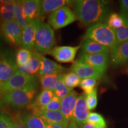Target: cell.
Returning <instances> with one entry per match:
<instances>
[{
  "label": "cell",
  "instance_id": "cell-13",
  "mask_svg": "<svg viewBox=\"0 0 128 128\" xmlns=\"http://www.w3.org/2000/svg\"><path fill=\"white\" fill-rule=\"evenodd\" d=\"M65 68L56 62L42 56L38 75L40 76L53 74H64Z\"/></svg>",
  "mask_w": 128,
  "mask_h": 128
},
{
  "label": "cell",
  "instance_id": "cell-20",
  "mask_svg": "<svg viewBox=\"0 0 128 128\" xmlns=\"http://www.w3.org/2000/svg\"><path fill=\"white\" fill-rule=\"evenodd\" d=\"M81 50L85 54H103L108 55L110 49L107 46L98 44L95 41L90 39H85L81 45Z\"/></svg>",
  "mask_w": 128,
  "mask_h": 128
},
{
  "label": "cell",
  "instance_id": "cell-37",
  "mask_svg": "<svg viewBox=\"0 0 128 128\" xmlns=\"http://www.w3.org/2000/svg\"><path fill=\"white\" fill-rule=\"evenodd\" d=\"M14 121V124L12 128H28L26 126L23 124V122L19 118V115L12 117Z\"/></svg>",
  "mask_w": 128,
  "mask_h": 128
},
{
  "label": "cell",
  "instance_id": "cell-31",
  "mask_svg": "<svg viewBox=\"0 0 128 128\" xmlns=\"http://www.w3.org/2000/svg\"><path fill=\"white\" fill-rule=\"evenodd\" d=\"M87 123L91 124L97 128H106V122L102 115L96 112L89 113L87 119Z\"/></svg>",
  "mask_w": 128,
  "mask_h": 128
},
{
  "label": "cell",
  "instance_id": "cell-29",
  "mask_svg": "<svg viewBox=\"0 0 128 128\" xmlns=\"http://www.w3.org/2000/svg\"><path fill=\"white\" fill-rule=\"evenodd\" d=\"M63 75L64 74L60 75V79L56 83L55 88H54V96H56L57 97H58L61 100L65 98V97H66L73 90L67 87L65 83L64 82L63 79H62Z\"/></svg>",
  "mask_w": 128,
  "mask_h": 128
},
{
  "label": "cell",
  "instance_id": "cell-35",
  "mask_svg": "<svg viewBox=\"0 0 128 128\" xmlns=\"http://www.w3.org/2000/svg\"><path fill=\"white\" fill-rule=\"evenodd\" d=\"M61 108V100H60L56 96H54L51 101L46 106L42 108V110L47 111H60ZM34 111V110H33Z\"/></svg>",
  "mask_w": 128,
  "mask_h": 128
},
{
  "label": "cell",
  "instance_id": "cell-16",
  "mask_svg": "<svg viewBox=\"0 0 128 128\" xmlns=\"http://www.w3.org/2000/svg\"><path fill=\"white\" fill-rule=\"evenodd\" d=\"M78 97L77 92L76 91L72 90L66 97L61 100V108L60 112L68 120V123L72 118Z\"/></svg>",
  "mask_w": 128,
  "mask_h": 128
},
{
  "label": "cell",
  "instance_id": "cell-27",
  "mask_svg": "<svg viewBox=\"0 0 128 128\" xmlns=\"http://www.w3.org/2000/svg\"><path fill=\"white\" fill-rule=\"evenodd\" d=\"M60 75L61 74H53L40 76V81L42 89L54 92L56 83L60 79Z\"/></svg>",
  "mask_w": 128,
  "mask_h": 128
},
{
  "label": "cell",
  "instance_id": "cell-34",
  "mask_svg": "<svg viewBox=\"0 0 128 128\" xmlns=\"http://www.w3.org/2000/svg\"><path fill=\"white\" fill-rule=\"evenodd\" d=\"M13 124L12 116L6 111L0 112V128H12Z\"/></svg>",
  "mask_w": 128,
  "mask_h": 128
},
{
  "label": "cell",
  "instance_id": "cell-26",
  "mask_svg": "<svg viewBox=\"0 0 128 128\" xmlns=\"http://www.w3.org/2000/svg\"><path fill=\"white\" fill-rule=\"evenodd\" d=\"M14 20L20 27L23 30L28 23L25 20L23 12V1H16L14 7Z\"/></svg>",
  "mask_w": 128,
  "mask_h": 128
},
{
  "label": "cell",
  "instance_id": "cell-5",
  "mask_svg": "<svg viewBox=\"0 0 128 128\" xmlns=\"http://www.w3.org/2000/svg\"><path fill=\"white\" fill-rule=\"evenodd\" d=\"M38 81L34 75H27L17 71L14 75L2 87L4 95L16 90L36 89Z\"/></svg>",
  "mask_w": 128,
  "mask_h": 128
},
{
  "label": "cell",
  "instance_id": "cell-24",
  "mask_svg": "<svg viewBox=\"0 0 128 128\" xmlns=\"http://www.w3.org/2000/svg\"><path fill=\"white\" fill-rule=\"evenodd\" d=\"M19 118L23 124L28 128H47L48 122L45 120L37 116L32 114H19Z\"/></svg>",
  "mask_w": 128,
  "mask_h": 128
},
{
  "label": "cell",
  "instance_id": "cell-19",
  "mask_svg": "<svg viewBox=\"0 0 128 128\" xmlns=\"http://www.w3.org/2000/svg\"><path fill=\"white\" fill-rule=\"evenodd\" d=\"M72 1L68 0H43L40 2L39 17H43L46 14L52 13L60 7L71 4Z\"/></svg>",
  "mask_w": 128,
  "mask_h": 128
},
{
  "label": "cell",
  "instance_id": "cell-3",
  "mask_svg": "<svg viewBox=\"0 0 128 128\" xmlns=\"http://www.w3.org/2000/svg\"><path fill=\"white\" fill-rule=\"evenodd\" d=\"M56 43L54 30L40 19L37 20L34 50L40 55L49 54Z\"/></svg>",
  "mask_w": 128,
  "mask_h": 128
},
{
  "label": "cell",
  "instance_id": "cell-22",
  "mask_svg": "<svg viewBox=\"0 0 128 128\" xmlns=\"http://www.w3.org/2000/svg\"><path fill=\"white\" fill-rule=\"evenodd\" d=\"M42 56L36 51L33 50V56L30 61L24 66L18 67V70L20 72L24 74L34 75L39 72Z\"/></svg>",
  "mask_w": 128,
  "mask_h": 128
},
{
  "label": "cell",
  "instance_id": "cell-8",
  "mask_svg": "<svg viewBox=\"0 0 128 128\" xmlns=\"http://www.w3.org/2000/svg\"><path fill=\"white\" fill-rule=\"evenodd\" d=\"M1 30L4 39L10 44L15 47H18L21 45L23 30L16 21L2 24Z\"/></svg>",
  "mask_w": 128,
  "mask_h": 128
},
{
  "label": "cell",
  "instance_id": "cell-33",
  "mask_svg": "<svg viewBox=\"0 0 128 128\" xmlns=\"http://www.w3.org/2000/svg\"><path fill=\"white\" fill-rule=\"evenodd\" d=\"M97 84V80L94 78H86L81 80L80 87L84 92V94H88L96 88Z\"/></svg>",
  "mask_w": 128,
  "mask_h": 128
},
{
  "label": "cell",
  "instance_id": "cell-23",
  "mask_svg": "<svg viewBox=\"0 0 128 128\" xmlns=\"http://www.w3.org/2000/svg\"><path fill=\"white\" fill-rule=\"evenodd\" d=\"M16 1H0V22L4 23L14 20V7Z\"/></svg>",
  "mask_w": 128,
  "mask_h": 128
},
{
  "label": "cell",
  "instance_id": "cell-9",
  "mask_svg": "<svg viewBox=\"0 0 128 128\" xmlns=\"http://www.w3.org/2000/svg\"><path fill=\"white\" fill-rule=\"evenodd\" d=\"M78 60L82 61L92 68L101 74L105 73L108 65V55L103 54H85L80 55Z\"/></svg>",
  "mask_w": 128,
  "mask_h": 128
},
{
  "label": "cell",
  "instance_id": "cell-14",
  "mask_svg": "<svg viewBox=\"0 0 128 128\" xmlns=\"http://www.w3.org/2000/svg\"><path fill=\"white\" fill-rule=\"evenodd\" d=\"M40 2L39 0L23 1V12L25 20L28 23L38 20L40 16Z\"/></svg>",
  "mask_w": 128,
  "mask_h": 128
},
{
  "label": "cell",
  "instance_id": "cell-4",
  "mask_svg": "<svg viewBox=\"0 0 128 128\" xmlns=\"http://www.w3.org/2000/svg\"><path fill=\"white\" fill-rule=\"evenodd\" d=\"M36 89L16 90L3 96L1 105L7 104L12 108L20 109L28 107L34 98Z\"/></svg>",
  "mask_w": 128,
  "mask_h": 128
},
{
  "label": "cell",
  "instance_id": "cell-6",
  "mask_svg": "<svg viewBox=\"0 0 128 128\" xmlns=\"http://www.w3.org/2000/svg\"><path fill=\"white\" fill-rule=\"evenodd\" d=\"M76 13L68 6H65L52 12L48 17V23L54 29H60L77 20Z\"/></svg>",
  "mask_w": 128,
  "mask_h": 128
},
{
  "label": "cell",
  "instance_id": "cell-12",
  "mask_svg": "<svg viewBox=\"0 0 128 128\" xmlns=\"http://www.w3.org/2000/svg\"><path fill=\"white\" fill-rule=\"evenodd\" d=\"M71 71L76 74L81 80L86 78L98 80L102 76V74L96 71L95 69L79 60H76L74 62L71 67Z\"/></svg>",
  "mask_w": 128,
  "mask_h": 128
},
{
  "label": "cell",
  "instance_id": "cell-28",
  "mask_svg": "<svg viewBox=\"0 0 128 128\" xmlns=\"http://www.w3.org/2000/svg\"><path fill=\"white\" fill-rule=\"evenodd\" d=\"M33 56V51L24 48H21L16 55V62L18 67L26 65Z\"/></svg>",
  "mask_w": 128,
  "mask_h": 128
},
{
  "label": "cell",
  "instance_id": "cell-2",
  "mask_svg": "<svg viewBox=\"0 0 128 128\" xmlns=\"http://www.w3.org/2000/svg\"><path fill=\"white\" fill-rule=\"evenodd\" d=\"M85 39H90L107 46L112 52L116 46V34L115 30L105 23H100L89 27L84 36Z\"/></svg>",
  "mask_w": 128,
  "mask_h": 128
},
{
  "label": "cell",
  "instance_id": "cell-40",
  "mask_svg": "<svg viewBox=\"0 0 128 128\" xmlns=\"http://www.w3.org/2000/svg\"><path fill=\"white\" fill-rule=\"evenodd\" d=\"M80 128H97L95 126H94L93 124H84L82 126H81Z\"/></svg>",
  "mask_w": 128,
  "mask_h": 128
},
{
  "label": "cell",
  "instance_id": "cell-32",
  "mask_svg": "<svg viewBox=\"0 0 128 128\" xmlns=\"http://www.w3.org/2000/svg\"><path fill=\"white\" fill-rule=\"evenodd\" d=\"M106 24L113 29L116 30L124 26V21L120 14L114 12L110 14L107 20Z\"/></svg>",
  "mask_w": 128,
  "mask_h": 128
},
{
  "label": "cell",
  "instance_id": "cell-25",
  "mask_svg": "<svg viewBox=\"0 0 128 128\" xmlns=\"http://www.w3.org/2000/svg\"><path fill=\"white\" fill-rule=\"evenodd\" d=\"M119 14L124 19V24L122 28L115 30L118 45L128 41V14L120 12Z\"/></svg>",
  "mask_w": 128,
  "mask_h": 128
},
{
  "label": "cell",
  "instance_id": "cell-17",
  "mask_svg": "<svg viewBox=\"0 0 128 128\" xmlns=\"http://www.w3.org/2000/svg\"><path fill=\"white\" fill-rule=\"evenodd\" d=\"M111 53L110 64L120 66L128 62V41L119 44Z\"/></svg>",
  "mask_w": 128,
  "mask_h": 128
},
{
  "label": "cell",
  "instance_id": "cell-10",
  "mask_svg": "<svg viewBox=\"0 0 128 128\" xmlns=\"http://www.w3.org/2000/svg\"><path fill=\"white\" fill-rule=\"evenodd\" d=\"M80 48V46H55L49 54L52 55L57 61L61 63L73 62Z\"/></svg>",
  "mask_w": 128,
  "mask_h": 128
},
{
  "label": "cell",
  "instance_id": "cell-30",
  "mask_svg": "<svg viewBox=\"0 0 128 128\" xmlns=\"http://www.w3.org/2000/svg\"><path fill=\"white\" fill-rule=\"evenodd\" d=\"M62 79L66 87L72 90L78 86H80V82L82 80L76 74L72 71L66 74H64Z\"/></svg>",
  "mask_w": 128,
  "mask_h": 128
},
{
  "label": "cell",
  "instance_id": "cell-15",
  "mask_svg": "<svg viewBox=\"0 0 128 128\" xmlns=\"http://www.w3.org/2000/svg\"><path fill=\"white\" fill-rule=\"evenodd\" d=\"M37 27V20L30 22L22 31V48L33 50L34 48L35 37Z\"/></svg>",
  "mask_w": 128,
  "mask_h": 128
},
{
  "label": "cell",
  "instance_id": "cell-36",
  "mask_svg": "<svg viewBox=\"0 0 128 128\" xmlns=\"http://www.w3.org/2000/svg\"><path fill=\"white\" fill-rule=\"evenodd\" d=\"M86 103L89 110H94L97 105V89H95L90 93L86 94Z\"/></svg>",
  "mask_w": 128,
  "mask_h": 128
},
{
  "label": "cell",
  "instance_id": "cell-21",
  "mask_svg": "<svg viewBox=\"0 0 128 128\" xmlns=\"http://www.w3.org/2000/svg\"><path fill=\"white\" fill-rule=\"evenodd\" d=\"M54 92L48 90H42L34 102H32L27 107L28 110H40L46 106L54 97Z\"/></svg>",
  "mask_w": 128,
  "mask_h": 128
},
{
  "label": "cell",
  "instance_id": "cell-1",
  "mask_svg": "<svg viewBox=\"0 0 128 128\" xmlns=\"http://www.w3.org/2000/svg\"><path fill=\"white\" fill-rule=\"evenodd\" d=\"M72 7L81 23L91 27L107 22L110 16L108 2L98 0H77L73 1Z\"/></svg>",
  "mask_w": 128,
  "mask_h": 128
},
{
  "label": "cell",
  "instance_id": "cell-7",
  "mask_svg": "<svg viewBox=\"0 0 128 128\" xmlns=\"http://www.w3.org/2000/svg\"><path fill=\"white\" fill-rule=\"evenodd\" d=\"M18 66L13 55L5 53L0 55V86L1 87L18 71Z\"/></svg>",
  "mask_w": 128,
  "mask_h": 128
},
{
  "label": "cell",
  "instance_id": "cell-38",
  "mask_svg": "<svg viewBox=\"0 0 128 128\" xmlns=\"http://www.w3.org/2000/svg\"><path fill=\"white\" fill-rule=\"evenodd\" d=\"M120 4V12L128 14V0H122Z\"/></svg>",
  "mask_w": 128,
  "mask_h": 128
},
{
  "label": "cell",
  "instance_id": "cell-39",
  "mask_svg": "<svg viewBox=\"0 0 128 128\" xmlns=\"http://www.w3.org/2000/svg\"><path fill=\"white\" fill-rule=\"evenodd\" d=\"M68 124H52L48 122L46 128H68Z\"/></svg>",
  "mask_w": 128,
  "mask_h": 128
},
{
  "label": "cell",
  "instance_id": "cell-11",
  "mask_svg": "<svg viewBox=\"0 0 128 128\" xmlns=\"http://www.w3.org/2000/svg\"><path fill=\"white\" fill-rule=\"evenodd\" d=\"M89 113V109L86 103V94H82L78 97L72 118L78 128L87 124Z\"/></svg>",
  "mask_w": 128,
  "mask_h": 128
},
{
  "label": "cell",
  "instance_id": "cell-41",
  "mask_svg": "<svg viewBox=\"0 0 128 128\" xmlns=\"http://www.w3.org/2000/svg\"><path fill=\"white\" fill-rule=\"evenodd\" d=\"M3 96H4V94H3L2 91V87L0 86V105H1V102H2Z\"/></svg>",
  "mask_w": 128,
  "mask_h": 128
},
{
  "label": "cell",
  "instance_id": "cell-18",
  "mask_svg": "<svg viewBox=\"0 0 128 128\" xmlns=\"http://www.w3.org/2000/svg\"><path fill=\"white\" fill-rule=\"evenodd\" d=\"M33 114L40 117L46 122L52 124H68V122L60 111H47L38 110L32 111Z\"/></svg>",
  "mask_w": 128,
  "mask_h": 128
}]
</instances>
